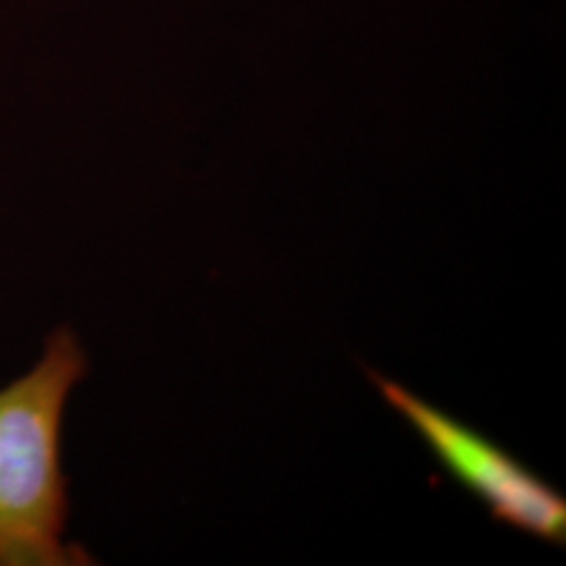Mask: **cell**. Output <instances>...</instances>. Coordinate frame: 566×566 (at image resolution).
Masks as SVG:
<instances>
[{
    "label": "cell",
    "instance_id": "cell-2",
    "mask_svg": "<svg viewBox=\"0 0 566 566\" xmlns=\"http://www.w3.org/2000/svg\"><path fill=\"white\" fill-rule=\"evenodd\" d=\"M390 405L447 472L491 510L495 521L552 544H565V497L542 476L489 441L481 432L451 418L378 371H369Z\"/></svg>",
    "mask_w": 566,
    "mask_h": 566
},
{
    "label": "cell",
    "instance_id": "cell-1",
    "mask_svg": "<svg viewBox=\"0 0 566 566\" xmlns=\"http://www.w3.org/2000/svg\"><path fill=\"white\" fill-rule=\"evenodd\" d=\"M84 374L81 344L60 327L36 367L0 390V566L93 563L78 544L63 539L70 500L61 420Z\"/></svg>",
    "mask_w": 566,
    "mask_h": 566
}]
</instances>
